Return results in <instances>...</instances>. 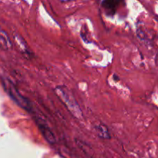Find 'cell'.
<instances>
[{"label":"cell","instance_id":"1","mask_svg":"<svg viewBox=\"0 0 158 158\" xmlns=\"http://www.w3.org/2000/svg\"><path fill=\"white\" fill-rule=\"evenodd\" d=\"M55 92L65 103L69 112L76 118L81 119L83 117V112L79 106V103H77L73 93L67 87L64 86H58L55 88Z\"/></svg>","mask_w":158,"mask_h":158},{"label":"cell","instance_id":"2","mask_svg":"<svg viewBox=\"0 0 158 158\" xmlns=\"http://www.w3.org/2000/svg\"><path fill=\"white\" fill-rule=\"evenodd\" d=\"M3 85H4L5 89L7 91L8 94H9V96L12 97V100L15 103H18L19 106L27 110L28 112H32V106L30 105L29 102L19 94V92L17 90L16 88L12 85V83H10L8 80H4Z\"/></svg>","mask_w":158,"mask_h":158},{"label":"cell","instance_id":"3","mask_svg":"<svg viewBox=\"0 0 158 158\" xmlns=\"http://www.w3.org/2000/svg\"><path fill=\"white\" fill-rule=\"evenodd\" d=\"M35 120H36V123L37 124H38L39 128H40V131H41L42 134L43 135L44 138L46 139L50 144H54V143H56V140L55 136H54L53 133L52 132L50 128L49 127V126L46 124V122L43 120V119L38 117V116L35 117Z\"/></svg>","mask_w":158,"mask_h":158},{"label":"cell","instance_id":"4","mask_svg":"<svg viewBox=\"0 0 158 158\" xmlns=\"http://www.w3.org/2000/svg\"><path fill=\"white\" fill-rule=\"evenodd\" d=\"M95 131L98 137L101 139H103V140L110 139V134L109 132V130L104 124H102V123L97 124L95 126Z\"/></svg>","mask_w":158,"mask_h":158},{"label":"cell","instance_id":"5","mask_svg":"<svg viewBox=\"0 0 158 158\" xmlns=\"http://www.w3.org/2000/svg\"><path fill=\"white\" fill-rule=\"evenodd\" d=\"M121 2L120 1H103L102 2V7L104 8L110 14H114L116 12V8Z\"/></svg>","mask_w":158,"mask_h":158},{"label":"cell","instance_id":"6","mask_svg":"<svg viewBox=\"0 0 158 158\" xmlns=\"http://www.w3.org/2000/svg\"><path fill=\"white\" fill-rule=\"evenodd\" d=\"M0 46L4 49H9L12 48V43L6 32L0 29Z\"/></svg>","mask_w":158,"mask_h":158}]
</instances>
